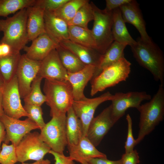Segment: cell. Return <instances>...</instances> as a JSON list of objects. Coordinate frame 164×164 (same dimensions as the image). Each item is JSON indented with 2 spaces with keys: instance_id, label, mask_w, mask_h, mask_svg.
Here are the masks:
<instances>
[{
  "instance_id": "cell-1",
  "label": "cell",
  "mask_w": 164,
  "mask_h": 164,
  "mask_svg": "<svg viewBox=\"0 0 164 164\" xmlns=\"http://www.w3.org/2000/svg\"><path fill=\"white\" fill-rule=\"evenodd\" d=\"M26 9L21 10L5 19H0V32L3 34L0 43L9 45L15 52H20L29 41Z\"/></svg>"
},
{
  "instance_id": "cell-2",
  "label": "cell",
  "mask_w": 164,
  "mask_h": 164,
  "mask_svg": "<svg viewBox=\"0 0 164 164\" xmlns=\"http://www.w3.org/2000/svg\"><path fill=\"white\" fill-rule=\"evenodd\" d=\"M139 130L136 145L150 133L164 119V85L160 84L156 94L150 101L141 105Z\"/></svg>"
},
{
  "instance_id": "cell-3",
  "label": "cell",
  "mask_w": 164,
  "mask_h": 164,
  "mask_svg": "<svg viewBox=\"0 0 164 164\" xmlns=\"http://www.w3.org/2000/svg\"><path fill=\"white\" fill-rule=\"evenodd\" d=\"M133 55L140 65L149 70L154 80L164 85V57L155 44L145 43L140 38L130 46Z\"/></svg>"
},
{
  "instance_id": "cell-4",
  "label": "cell",
  "mask_w": 164,
  "mask_h": 164,
  "mask_svg": "<svg viewBox=\"0 0 164 164\" xmlns=\"http://www.w3.org/2000/svg\"><path fill=\"white\" fill-rule=\"evenodd\" d=\"M43 90L51 117L66 114L72 107L74 100L71 86L67 80L45 79Z\"/></svg>"
},
{
  "instance_id": "cell-5",
  "label": "cell",
  "mask_w": 164,
  "mask_h": 164,
  "mask_svg": "<svg viewBox=\"0 0 164 164\" xmlns=\"http://www.w3.org/2000/svg\"><path fill=\"white\" fill-rule=\"evenodd\" d=\"M131 65L124 57L104 69L91 80V95L93 96L99 92L125 81L130 73Z\"/></svg>"
},
{
  "instance_id": "cell-6",
  "label": "cell",
  "mask_w": 164,
  "mask_h": 164,
  "mask_svg": "<svg viewBox=\"0 0 164 164\" xmlns=\"http://www.w3.org/2000/svg\"><path fill=\"white\" fill-rule=\"evenodd\" d=\"M94 21L91 31L96 44V50L104 54L114 41L112 32V11L101 10L92 2Z\"/></svg>"
},
{
  "instance_id": "cell-7",
  "label": "cell",
  "mask_w": 164,
  "mask_h": 164,
  "mask_svg": "<svg viewBox=\"0 0 164 164\" xmlns=\"http://www.w3.org/2000/svg\"><path fill=\"white\" fill-rule=\"evenodd\" d=\"M41 130L40 137L51 148L59 153L63 154L67 145L66 114L54 115Z\"/></svg>"
},
{
  "instance_id": "cell-8",
  "label": "cell",
  "mask_w": 164,
  "mask_h": 164,
  "mask_svg": "<svg viewBox=\"0 0 164 164\" xmlns=\"http://www.w3.org/2000/svg\"><path fill=\"white\" fill-rule=\"evenodd\" d=\"M15 149L17 161L22 163L29 160H43L44 156L51 150L41 139L40 133L37 132L26 134Z\"/></svg>"
},
{
  "instance_id": "cell-9",
  "label": "cell",
  "mask_w": 164,
  "mask_h": 164,
  "mask_svg": "<svg viewBox=\"0 0 164 164\" xmlns=\"http://www.w3.org/2000/svg\"><path fill=\"white\" fill-rule=\"evenodd\" d=\"M2 92V107L5 114L17 119L22 117L30 118L21 103L16 75L10 80L5 83Z\"/></svg>"
},
{
  "instance_id": "cell-10",
  "label": "cell",
  "mask_w": 164,
  "mask_h": 164,
  "mask_svg": "<svg viewBox=\"0 0 164 164\" xmlns=\"http://www.w3.org/2000/svg\"><path fill=\"white\" fill-rule=\"evenodd\" d=\"M151 98L149 94L143 91L116 93L113 95L111 100V115L114 121L116 123L128 109L135 108L138 110L143 101Z\"/></svg>"
},
{
  "instance_id": "cell-11",
  "label": "cell",
  "mask_w": 164,
  "mask_h": 164,
  "mask_svg": "<svg viewBox=\"0 0 164 164\" xmlns=\"http://www.w3.org/2000/svg\"><path fill=\"white\" fill-rule=\"evenodd\" d=\"M0 120L6 131L4 143L8 145L11 142L15 147L31 131L39 129L37 124L29 118L21 120L10 117L3 113L0 117Z\"/></svg>"
},
{
  "instance_id": "cell-12",
  "label": "cell",
  "mask_w": 164,
  "mask_h": 164,
  "mask_svg": "<svg viewBox=\"0 0 164 164\" xmlns=\"http://www.w3.org/2000/svg\"><path fill=\"white\" fill-rule=\"evenodd\" d=\"M113 95L108 91L94 98L86 97L80 100L74 101L72 108L81 121L84 136H86L88 126L94 118L96 108L103 102L111 101Z\"/></svg>"
},
{
  "instance_id": "cell-13",
  "label": "cell",
  "mask_w": 164,
  "mask_h": 164,
  "mask_svg": "<svg viewBox=\"0 0 164 164\" xmlns=\"http://www.w3.org/2000/svg\"><path fill=\"white\" fill-rule=\"evenodd\" d=\"M41 61L31 60L25 54L21 55L16 73L21 98L24 99L29 93L32 83L39 72Z\"/></svg>"
},
{
  "instance_id": "cell-14",
  "label": "cell",
  "mask_w": 164,
  "mask_h": 164,
  "mask_svg": "<svg viewBox=\"0 0 164 164\" xmlns=\"http://www.w3.org/2000/svg\"><path fill=\"white\" fill-rule=\"evenodd\" d=\"M115 123L112 117L110 105L93 118L88 126L86 136L96 147Z\"/></svg>"
},
{
  "instance_id": "cell-15",
  "label": "cell",
  "mask_w": 164,
  "mask_h": 164,
  "mask_svg": "<svg viewBox=\"0 0 164 164\" xmlns=\"http://www.w3.org/2000/svg\"><path fill=\"white\" fill-rule=\"evenodd\" d=\"M119 8L125 22L133 25L139 32L140 40L146 44L154 45L155 43L146 31L145 23L137 1L132 0Z\"/></svg>"
},
{
  "instance_id": "cell-16",
  "label": "cell",
  "mask_w": 164,
  "mask_h": 164,
  "mask_svg": "<svg viewBox=\"0 0 164 164\" xmlns=\"http://www.w3.org/2000/svg\"><path fill=\"white\" fill-rule=\"evenodd\" d=\"M67 73L55 49L41 61L37 75L43 79L63 81L67 80Z\"/></svg>"
},
{
  "instance_id": "cell-17",
  "label": "cell",
  "mask_w": 164,
  "mask_h": 164,
  "mask_svg": "<svg viewBox=\"0 0 164 164\" xmlns=\"http://www.w3.org/2000/svg\"><path fill=\"white\" fill-rule=\"evenodd\" d=\"M96 67L93 65H86L77 72L68 73L66 80L71 86L74 101L80 100L86 97L84 94L85 88L92 79Z\"/></svg>"
},
{
  "instance_id": "cell-18",
  "label": "cell",
  "mask_w": 164,
  "mask_h": 164,
  "mask_svg": "<svg viewBox=\"0 0 164 164\" xmlns=\"http://www.w3.org/2000/svg\"><path fill=\"white\" fill-rule=\"evenodd\" d=\"M44 20L45 33L57 44L69 39L68 24L53 12L44 11Z\"/></svg>"
},
{
  "instance_id": "cell-19",
  "label": "cell",
  "mask_w": 164,
  "mask_h": 164,
  "mask_svg": "<svg viewBox=\"0 0 164 164\" xmlns=\"http://www.w3.org/2000/svg\"><path fill=\"white\" fill-rule=\"evenodd\" d=\"M58 45L44 33L33 40L31 45L29 46H26L23 50L28 58L41 61Z\"/></svg>"
},
{
  "instance_id": "cell-20",
  "label": "cell",
  "mask_w": 164,
  "mask_h": 164,
  "mask_svg": "<svg viewBox=\"0 0 164 164\" xmlns=\"http://www.w3.org/2000/svg\"><path fill=\"white\" fill-rule=\"evenodd\" d=\"M75 55L86 65H93L97 67L102 54L96 50L72 42L69 39L61 41L59 44Z\"/></svg>"
},
{
  "instance_id": "cell-21",
  "label": "cell",
  "mask_w": 164,
  "mask_h": 164,
  "mask_svg": "<svg viewBox=\"0 0 164 164\" xmlns=\"http://www.w3.org/2000/svg\"><path fill=\"white\" fill-rule=\"evenodd\" d=\"M69 151L71 159L79 163L94 158H107L106 155L98 151L86 136H83L78 144Z\"/></svg>"
},
{
  "instance_id": "cell-22",
  "label": "cell",
  "mask_w": 164,
  "mask_h": 164,
  "mask_svg": "<svg viewBox=\"0 0 164 164\" xmlns=\"http://www.w3.org/2000/svg\"><path fill=\"white\" fill-rule=\"evenodd\" d=\"M26 9L28 39L29 41H32L40 35L45 33L44 11L41 8L34 5Z\"/></svg>"
},
{
  "instance_id": "cell-23",
  "label": "cell",
  "mask_w": 164,
  "mask_h": 164,
  "mask_svg": "<svg viewBox=\"0 0 164 164\" xmlns=\"http://www.w3.org/2000/svg\"><path fill=\"white\" fill-rule=\"evenodd\" d=\"M66 134L68 150L76 146L83 136L82 125L72 108L67 112Z\"/></svg>"
},
{
  "instance_id": "cell-24",
  "label": "cell",
  "mask_w": 164,
  "mask_h": 164,
  "mask_svg": "<svg viewBox=\"0 0 164 164\" xmlns=\"http://www.w3.org/2000/svg\"><path fill=\"white\" fill-rule=\"evenodd\" d=\"M112 32L114 41L130 46L135 44L136 41L128 32L120 8L112 11Z\"/></svg>"
},
{
  "instance_id": "cell-25",
  "label": "cell",
  "mask_w": 164,
  "mask_h": 164,
  "mask_svg": "<svg viewBox=\"0 0 164 164\" xmlns=\"http://www.w3.org/2000/svg\"><path fill=\"white\" fill-rule=\"evenodd\" d=\"M127 46L114 41L102 55L100 63L96 67L92 79L98 75L105 68L124 57V50Z\"/></svg>"
},
{
  "instance_id": "cell-26",
  "label": "cell",
  "mask_w": 164,
  "mask_h": 164,
  "mask_svg": "<svg viewBox=\"0 0 164 164\" xmlns=\"http://www.w3.org/2000/svg\"><path fill=\"white\" fill-rule=\"evenodd\" d=\"M69 39L79 44L96 50L91 30L80 26L68 25Z\"/></svg>"
},
{
  "instance_id": "cell-27",
  "label": "cell",
  "mask_w": 164,
  "mask_h": 164,
  "mask_svg": "<svg viewBox=\"0 0 164 164\" xmlns=\"http://www.w3.org/2000/svg\"><path fill=\"white\" fill-rule=\"evenodd\" d=\"M56 49L62 64L67 73L77 72L86 65L73 53L59 45Z\"/></svg>"
},
{
  "instance_id": "cell-28",
  "label": "cell",
  "mask_w": 164,
  "mask_h": 164,
  "mask_svg": "<svg viewBox=\"0 0 164 164\" xmlns=\"http://www.w3.org/2000/svg\"><path fill=\"white\" fill-rule=\"evenodd\" d=\"M21 56L19 52L0 57V73L5 82L10 80L16 75Z\"/></svg>"
},
{
  "instance_id": "cell-29",
  "label": "cell",
  "mask_w": 164,
  "mask_h": 164,
  "mask_svg": "<svg viewBox=\"0 0 164 164\" xmlns=\"http://www.w3.org/2000/svg\"><path fill=\"white\" fill-rule=\"evenodd\" d=\"M36 0H0V16L6 17L34 5Z\"/></svg>"
},
{
  "instance_id": "cell-30",
  "label": "cell",
  "mask_w": 164,
  "mask_h": 164,
  "mask_svg": "<svg viewBox=\"0 0 164 164\" xmlns=\"http://www.w3.org/2000/svg\"><path fill=\"white\" fill-rule=\"evenodd\" d=\"M88 1V0H69L53 12L68 25L79 9Z\"/></svg>"
},
{
  "instance_id": "cell-31",
  "label": "cell",
  "mask_w": 164,
  "mask_h": 164,
  "mask_svg": "<svg viewBox=\"0 0 164 164\" xmlns=\"http://www.w3.org/2000/svg\"><path fill=\"white\" fill-rule=\"evenodd\" d=\"M43 78L37 75L32 81L30 91L23 99L25 104L41 106L46 101L45 95L42 93L41 83Z\"/></svg>"
},
{
  "instance_id": "cell-32",
  "label": "cell",
  "mask_w": 164,
  "mask_h": 164,
  "mask_svg": "<svg viewBox=\"0 0 164 164\" xmlns=\"http://www.w3.org/2000/svg\"><path fill=\"white\" fill-rule=\"evenodd\" d=\"M94 19V11L92 2L89 3V1L79 9L68 25L76 26L88 28V23Z\"/></svg>"
},
{
  "instance_id": "cell-33",
  "label": "cell",
  "mask_w": 164,
  "mask_h": 164,
  "mask_svg": "<svg viewBox=\"0 0 164 164\" xmlns=\"http://www.w3.org/2000/svg\"><path fill=\"white\" fill-rule=\"evenodd\" d=\"M15 146L3 142L0 152V164H15L17 162Z\"/></svg>"
},
{
  "instance_id": "cell-34",
  "label": "cell",
  "mask_w": 164,
  "mask_h": 164,
  "mask_svg": "<svg viewBox=\"0 0 164 164\" xmlns=\"http://www.w3.org/2000/svg\"><path fill=\"white\" fill-rule=\"evenodd\" d=\"M23 107L26 112L29 115V118L37 124L41 130L46 124L43 118V112L41 106L35 105L25 104Z\"/></svg>"
},
{
  "instance_id": "cell-35",
  "label": "cell",
  "mask_w": 164,
  "mask_h": 164,
  "mask_svg": "<svg viewBox=\"0 0 164 164\" xmlns=\"http://www.w3.org/2000/svg\"><path fill=\"white\" fill-rule=\"evenodd\" d=\"M69 0H36L34 5L45 11L54 12Z\"/></svg>"
},
{
  "instance_id": "cell-36",
  "label": "cell",
  "mask_w": 164,
  "mask_h": 164,
  "mask_svg": "<svg viewBox=\"0 0 164 164\" xmlns=\"http://www.w3.org/2000/svg\"><path fill=\"white\" fill-rule=\"evenodd\" d=\"M126 119L128 123V132L125 148V153H127L134 150V148L135 146L136 145V144L135 139L134 138L133 135L132 120L129 114L127 115Z\"/></svg>"
},
{
  "instance_id": "cell-37",
  "label": "cell",
  "mask_w": 164,
  "mask_h": 164,
  "mask_svg": "<svg viewBox=\"0 0 164 164\" xmlns=\"http://www.w3.org/2000/svg\"><path fill=\"white\" fill-rule=\"evenodd\" d=\"M121 159L122 164H138L140 162L138 153L136 149L125 153Z\"/></svg>"
},
{
  "instance_id": "cell-38",
  "label": "cell",
  "mask_w": 164,
  "mask_h": 164,
  "mask_svg": "<svg viewBox=\"0 0 164 164\" xmlns=\"http://www.w3.org/2000/svg\"><path fill=\"white\" fill-rule=\"evenodd\" d=\"M132 0H106V7L104 10L107 12H112L119 8L122 6L130 2Z\"/></svg>"
},
{
  "instance_id": "cell-39",
  "label": "cell",
  "mask_w": 164,
  "mask_h": 164,
  "mask_svg": "<svg viewBox=\"0 0 164 164\" xmlns=\"http://www.w3.org/2000/svg\"><path fill=\"white\" fill-rule=\"evenodd\" d=\"M49 153L54 156L55 164H74L73 161L69 156H65L63 154L59 153L52 150Z\"/></svg>"
},
{
  "instance_id": "cell-40",
  "label": "cell",
  "mask_w": 164,
  "mask_h": 164,
  "mask_svg": "<svg viewBox=\"0 0 164 164\" xmlns=\"http://www.w3.org/2000/svg\"><path fill=\"white\" fill-rule=\"evenodd\" d=\"M89 164H122L121 159L112 161L103 158L91 159L87 161Z\"/></svg>"
},
{
  "instance_id": "cell-41",
  "label": "cell",
  "mask_w": 164,
  "mask_h": 164,
  "mask_svg": "<svg viewBox=\"0 0 164 164\" xmlns=\"http://www.w3.org/2000/svg\"><path fill=\"white\" fill-rule=\"evenodd\" d=\"M15 52L9 45L3 43H0V57L10 55Z\"/></svg>"
},
{
  "instance_id": "cell-42",
  "label": "cell",
  "mask_w": 164,
  "mask_h": 164,
  "mask_svg": "<svg viewBox=\"0 0 164 164\" xmlns=\"http://www.w3.org/2000/svg\"><path fill=\"white\" fill-rule=\"evenodd\" d=\"M6 133L5 127L0 120V152L1 151V142L2 141H4Z\"/></svg>"
},
{
  "instance_id": "cell-43",
  "label": "cell",
  "mask_w": 164,
  "mask_h": 164,
  "mask_svg": "<svg viewBox=\"0 0 164 164\" xmlns=\"http://www.w3.org/2000/svg\"><path fill=\"white\" fill-rule=\"evenodd\" d=\"M50 161L48 159H43L41 160L36 161V162L32 163H22V164H50Z\"/></svg>"
},
{
  "instance_id": "cell-44",
  "label": "cell",
  "mask_w": 164,
  "mask_h": 164,
  "mask_svg": "<svg viewBox=\"0 0 164 164\" xmlns=\"http://www.w3.org/2000/svg\"><path fill=\"white\" fill-rule=\"evenodd\" d=\"M2 90H0V117L4 113L2 104Z\"/></svg>"
},
{
  "instance_id": "cell-45",
  "label": "cell",
  "mask_w": 164,
  "mask_h": 164,
  "mask_svg": "<svg viewBox=\"0 0 164 164\" xmlns=\"http://www.w3.org/2000/svg\"><path fill=\"white\" fill-rule=\"evenodd\" d=\"M5 83V81L2 76L0 73V90H2V89L3 86Z\"/></svg>"
},
{
  "instance_id": "cell-46",
  "label": "cell",
  "mask_w": 164,
  "mask_h": 164,
  "mask_svg": "<svg viewBox=\"0 0 164 164\" xmlns=\"http://www.w3.org/2000/svg\"><path fill=\"white\" fill-rule=\"evenodd\" d=\"M81 164H89L87 162L83 161L80 163Z\"/></svg>"
}]
</instances>
